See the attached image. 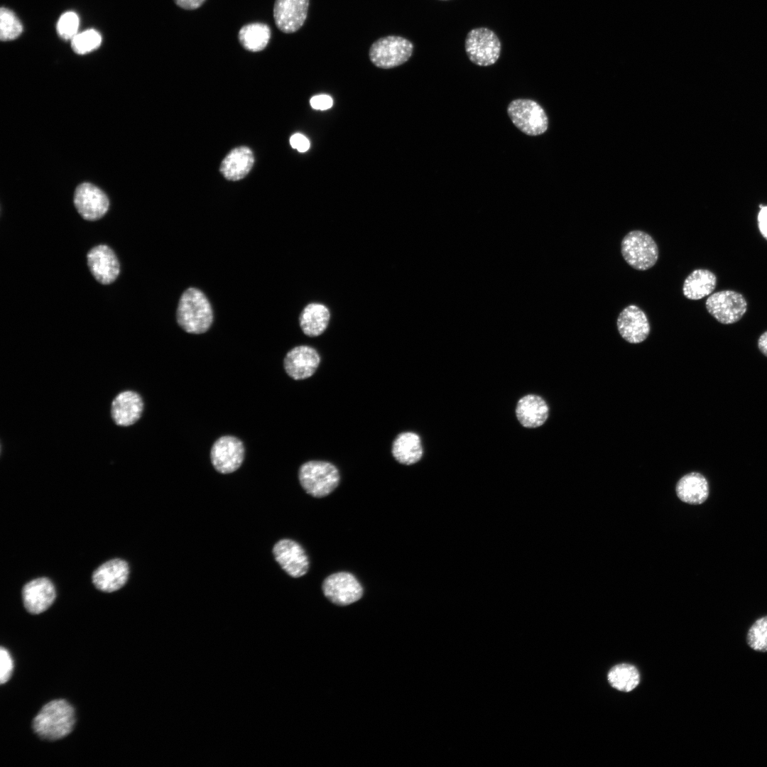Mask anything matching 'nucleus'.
<instances>
[{
    "label": "nucleus",
    "instance_id": "nucleus-1",
    "mask_svg": "<svg viewBox=\"0 0 767 767\" xmlns=\"http://www.w3.org/2000/svg\"><path fill=\"white\" fill-rule=\"evenodd\" d=\"M75 723V710L65 700L45 705L33 721V729L41 739L55 741L68 735Z\"/></svg>",
    "mask_w": 767,
    "mask_h": 767
},
{
    "label": "nucleus",
    "instance_id": "nucleus-2",
    "mask_svg": "<svg viewBox=\"0 0 767 767\" xmlns=\"http://www.w3.org/2000/svg\"><path fill=\"white\" fill-rule=\"evenodd\" d=\"M176 318L179 326L186 332L202 334L212 324L213 312L205 294L197 288H189L180 298Z\"/></svg>",
    "mask_w": 767,
    "mask_h": 767
},
{
    "label": "nucleus",
    "instance_id": "nucleus-3",
    "mask_svg": "<svg viewBox=\"0 0 767 767\" xmlns=\"http://www.w3.org/2000/svg\"><path fill=\"white\" fill-rule=\"evenodd\" d=\"M298 477L304 490L317 498L327 496L339 483L337 468L324 461L312 460L304 463L299 469Z\"/></svg>",
    "mask_w": 767,
    "mask_h": 767
},
{
    "label": "nucleus",
    "instance_id": "nucleus-4",
    "mask_svg": "<svg viewBox=\"0 0 767 767\" xmlns=\"http://www.w3.org/2000/svg\"><path fill=\"white\" fill-rule=\"evenodd\" d=\"M621 252L625 261L638 271L651 268L658 259L657 244L650 234L641 230L631 231L623 238Z\"/></svg>",
    "mask_w": 767,
    "mask_h": 767
},
{
    "label": "nucleus",
    "instance_id": "nucleus-5",
    "mask_svg": "<svg viewBox=\"0 0 767 767\" xmlns=\"http://www.w3.org/2000/svg\"><path fill=\"white\" fill-rule=\"evenodd\" d=\"M508 115L515 126L523 134L535 136L548 128V118L543 108L530 99H516L507 107Z\"/></svg>",
    "mask_w": 767,
    "mask_h": 767
},
{
    "label": "nucleus",
    "instance_id": "nucleus-6",
    "mask_svg": "<svg viewBox=\"0 0 767 767\" xmlns=\"http://www.w3.org/2000/svg\"><path fill=\"white\" fill-rule=\"evenodd\" d=\"M413 51V45L409 40L401 36H388L374 42L369 55L374 65L389 69L408 61Z\"/></svg>",
    "mask_w": 767,
    "mask_h": 767
},
{
    "label": "nucleus",
    "instance_id": "nucleus-7",
    "mask_svg": "<svg viewBox=\"0 0 767 767\" xmlns=\"http://www.w3.org/2000/svg\"><path fill=\"white\" fill-rule=\"evenodd\" d=\"M465 50L472 62L479 66H490L499 59L501 42L494 32L487 28L471 30L465 39Z\"/></svg>",
    "mask_w": 767,
    "mask_h": 767
},
{
    "label": "nucleus",
    "instance_id": "nucleus-8",
    "mask_svg": "<svg viewBox=\"0 0 767 767\" xmlns=\"http://www.w3.org/2000/svg\"><path fill=\"white\" fill-rule=\"evenodd\" d=\"M708 312L722 324H733L741 319L747 310V303L739 293L731 290L717 292L705 303Z\"/></svg>",
    "mask_w": 767,
    "mask_h": 767
},
{
    "label": "nucleus",
    "instance_id": "nucleus-9",
    "mask_svg": "<svg viewBox=\"0 0 767 767\" xmlns=\"http://www.w3.org/2000/svg\"><path fill=\"white\" fill-rule=\"evenodd\" d=\"M244 453L241 440L232 435H224L218 438L211 447V462L218 472L232 473L243 463Z\"/></svg>",
    "mask_w": 767,
    "mask_h": 767
},
{
    "label": "nucleus",
    "instance_id": "nucleus-10",
    "mask_svg": "<svg viewBox=\"0 0 767 767\" xmlns=\"http://www.w3.org/2000/svg\"><path fill=\"white\" fill-rule=\"evenodd\" d=\"M325 596L332 603L346 606L358 601L363 594V588L351 573L339 572L328 576L322 583Z\"/></svg>",
    "mask_w": 767,
    "mask_h": 767
},
{
    "label": "nucleus",
    "instance_id": "nucleus-11",
    "mask_svg": "<svg viewBox=\"0 0 767 767\" xmlns=\"http://www.w3.org/2000/svg\"><path fill=\"white\" fill-rule=\"evenodd\" d=\"M73 201L77 212L87 221L101 219L109 207V200L107 195L98 187L89 183H83L77 187Z\"/></svg>",
    "mask_w": 767,
    "mask_h": 767
},
{
    "label": "nucleus",
    "instance_id": "nucleus-12",
    "mask_svg": "<svg viewBox=\"0 0 767 767\" xmlns=\"http://www.w3.org/2000/svg\"><path fill=\"white\" fill-rule=\"evenodd\" d=\"M87 263L91 274L101 284H111L119 275V261L114 251L107 245L92 247L87 254Z\"/></svg>",
    "mask_w": 767,
    "mask_h": 767
},
{
    "label": "nucleus",
    "instance_id": "nucleus-13",
    "mask_svg": "<svg viewBox=\"0 0 767 767\" xmlns=\"http://www.w3.org/2000/svg\"><path fill=\"white\" fill-rule=\"evenodd\" d=\"M616 326L621 337L631 344L643 342L651 331L646 315L635 305H630L623 309L618 316Z\"/></svg>",
    "mask_w": 767,
    "mask_h": 767
},
{
    "label": "nucleus",
    "instance_id": "nucleus-14",
    "mask_svg": "<svg viewBox=\"0 0 767 767\" xmlns=\"http://www.w3.org/2000/svg\"><path fill=\"white\" fill-rule=\"evenodd\" d=\"M273 553L276 560L290 576L300 577L308 571V557L297 542L282 539L275 544Z\"/></svg>",
    "mask_w": 767,
    "mask_h": 767
},
{
    "label": "nucleus",
    "instance_id": "nucleus-15",
    "mask_svg": "<svg viewBox=\"0 0 767 767\" xmlns=\"http://www.w3.org/2000/svg\"><path fill=\"white\" fill-rule=\"evenodd\" d=\"M320 363V357L313 347L300 345L292 348L283 361L286 374L295 380H303L312 376Z\"/></svg>",
    "mask_w": 767,
    "mask_h": 767
},
{
    "label": "nucleus",
    "instance_id": "nucleus-16",
    "mask_svg": "<svg viewBox=\"0 0 767 767\" xmlns=\"http://www.w3.org/2000/svg\"><path fill=\"white\" fill-rule=\"evenodd\" d=\"M310 0H276L273 17L277 28L285 33H292L304 24Z\"/></svg>",
    "mask_w": 767,
    "mask_h": 767
},
{
    "label": "nucleus",
    "instance_id": "nucleus-17",
    "mask_svg": "<svg viewBox=\"0 0 767 767\" xmlns=\"http://www.w3.org/2000/svg\"><path fill=\"white\" fill-rule=\"evenodd\" d=\"M23 604L31 614H38L47 610L53 603L55 589L52 582L45 577L33 580L22 589Z\"/></svg>",
    "mask_w": 767,
    "mask_h": 767
},
{
    "label": "nucleus",
    "instance_id": "nucleus-18",
    "mask_svg": "<svg viewBox=\"0 0 767 767\" xmlns=\"http://www.w3.org/2000/svg\"><path fill=\"white\" fill-rule=\"evenodd\" d=\"M129 574L127 562L121 559L109 560L97 567L92 575V582L98 589L111 592L121 588Z\"/></svg>",
    "mask_w": 767,
    "mask_h": 767
},
{
    "label": "nucleus",
    "instance_id": "nucleus-19",
    "mask_svg": "<svg viewBox=\"0 0 767 767\" xmlns=\"http://www.w3.org/2000/svg\"><path fill=\"white\" fill-rule=\"evenodd\" d=\"M143 410L142 398L133 391L119 393L114 398L111 406V418L119 426H130L134 424L141 418Z\"/></svg>",
    "mask_w": 767,
    "mask_h": 767
},
{
    "label": "nucleus",
    "instance_id": "nucleus-20",
    "mask_svg": "<svg viewBox=\"0 0 767 767\" xmlns=\"http://www.w3.org/2000/svg\"><path fill=\"white\" fill-rule=\"evenodd\" d=\"M516 414L523 427L534 428L545 423L549 416V408L540 396L528 394L518 401Z\"/></svg>",
    "mask_w": 767,
    "mask_h": 767
},
{
    "label": "nucleus",
    "instance_id": "nucleus-21",
    "mask_svg": "<svg viewBox=\"0 0 767 767\" xmlns=\"http://www.w3.org/2000/svg\"><path fill=\"white\" fill-rule=\"evenodd\" d=\"M675 491L682 501L694 505L704 503L709 494L708 482L699 472H690L682 477L676 484Z\"/></svg>",
    "mask_w": 767,
    "mask_h": 767
},
{
    "label": "nucleus",
    "instance_id": "nucleus-22",
    "mask_svg": "<svg viewBox=\"0 0 767 767\" xmlns=\"http://www.w3.org/2000/svg\"><path fill=\"white\" fill-rule=\"evenodd\" d=\"M254 163V157L251 149L246 146L237 147L224 158L220 172L227 180H239L249 173Z\"/></svg>",
    "mask_w": 767,
    "mask_h": 767
},
{
    "label": "nucleus",
    "instance_id": "nucleus-23",
    "mask_svg": "<svg viewBox=\"0 0 767 767\" xmlns=\"http://www.w3.org/2000/svg\"><path fill=\"white\" fill-rule=\"evenodd\" d=\"M330 320L328 308L320 303H310L301 311L299 324L303 332L309 337L322 334Z\"/></svg>",
    "mask_w": 767,
    "mask_h": 767
},
{
    "label": "nucleus",
    "instance_id": "nucleus-24",
    "mask_svg": "<svg viewBox=\"0 0 767 767\" xmlns=\"http://www.w3.org/2000/svg\"><path fill=\"white\" fill-rule=\"evenodd\" d=\"M391 452L395 459L399 463L413 464L423 456L420 437L413 432L401 433L393 440Z\"/></svg>",
    "mask_w": 767,
    "mask_h": 767
},
{
    "label": "nucleus",
    "instance_id": "nucleus-25",
    "mask_svg": "<svg viewBox=\"0 0 767 767\" xmlns=\"http://www.w3.org/2000/svg\"><path fill=\"white\" fill-rule=\"evenodd\" d=\"M717 285L716 276L707 269H696L685 280L682 293L690 300H700L710 295Z\"/></svg>",
    "mask_w": 767,
    "mask_h": 767
},
{
    "label": "nucleus",
    "instance_id": "nucleus-26",
    "mask_svg": "<svg viewBox=\"0 0 767 767\" xmlns=\"http://www.w3.org/2000/svg\"><path fill=\"white\" fill-rule=\"evenodd\" d=\"M239 40L247 50L258 52L263 50L271 38L269 26L263 23H251L242 26L239 32Z\"/></svg>",
    "mask_w": 767,
    "mask_h": 767
},
{
    "label": "nucleus",
    "instance_id": "nucleus-27",
    "mask_svg": "<svg viewBox=\"0 0 767 767\" xmlns=\"http://www.w3.org/2000/svg\"><path fill=\"white\" fill-rule=\"evenodd\" d=\"M608 681L615 689L630 692L636 688L640 681L637 668L631 664L623 663L614 666L607 675Z\"/></svg>",
    "mask_w": 767,
    "mask_h": 767
},
{
    "label": "nucleus",
    "instance_id": "nucleus-28",
    "mask_svg": "<svg viewBox=\"0 0 767 767\" xmlns=\"http://www.w3.org/2000/svg\"><path fill=\"white\" fill-rule=\"evenodd\" d=\"M23 31V26L11 10L2 7L0 11V38L1 40H11L18 37Z\"/></svg>",
    "mask_w": 767,
    "mask_h": 767
},
{
    "label": "nucleus",
    "instance_id": "nucleus-29",
    "mask_svg": "<svg viewBox=\"0 0 767 767\" xmlns=\"http://www.w3.org/2000/svg\"><path fill=\"white\" fill-rule=\"evenodd\" d=\"M101 43V35L94 29L78 33L71 39V45L73 50L80 55L92 52L97 49Z\"/></svg>",
    "mask_w": 767,
    "mask_h": 767
},
{
    "label": "nucleus",
    "instance_id": "nucleus-30",
    "mask_svg": "<svg viewBox=\"0 0 767 767\" xmlns=\"http://www.w3.org/2000/svg\"><path fill=\"white\" fill-rule=\"evenodd\" d=\"M746 641L751 648L767 652V616L757 619L750 627Z\"/></svg>",
    "mask_w": 767,
    "mask_h": 767
},
{
    "label": "nucleus",
    "instance_id": "nucleus-31",
    "mask_svg": "<svg viewBox=\"0 0 767 767\" xmlns=\"http://www.w3.org/2000/svg\"><path fill=\"white\" fill-rule=\"evenodd\" d=\"M79 24L78 16L75 12L67 11L60 17L57 23V31L61 38L72 39L78 33Z\"/></svg>",
    "mask_w": 767,
    "mask_h": 767
},
{
    "label": "nucleus",
    "instance_id": "nucleus-32",
    "mask_svg": "<svg viewBox=\"0 0 767 767\" xmlns=\"http://www.w3.org/2000/svg\"><path fill=\"white\" fill-rule=\"evenodd\" d=\"M0 682L4 684L11 678L13 667L10 654L4 647L0 650Z\"/></svg>",
    "mask_w": 767,
    "mask_h": 767
},
{
    "label": "nucleus",
    "instance_id": "nucleus-33",
    "mask_svg": "<svg viewBox=\"0 0 767 767\" xmlns=\"http://www.w3.org/2000/svg\"><path fill=\"white\" fill-rule=\"evenodd\" d=\"M311 107L315 109L326 110L330 109L333 104L332 98L326 94L314 96L310 101Z\"/></svg>",
    "mask_w": 767,
    "mask_h": 767
},
{
    "label": "nucleus",
    "instance_id": "nucleus-34",
    "mask_svg": "<svg viewBox=\"0 0 767 767\" xmlns=\"http://www.w3.org/2000/svg\"><path fill=\"white\" fill-rule=\"evenodd\" d=\"M290 143L293 148L299 152L307 151L310 148L309 140L301 134H295L290 138Z\"/></svg>",
    "mask_w": 767,
    "mask_h": 767
},
{
    "label": "nucleus",
    "instance_id": "nucleus-35",
    "mask_svg": "<svg viewBox=\"0 0 767 767\" xmlns=\"http://www.w3.org/2000/svg\"><path fill=\"white\" fill-rule=\"evenodd\" d=\"M758 224L763 236L767 239V206H763L758 214Z\"/></svg>",
    "mask_w": 767,
    "mask_h": 767
},
{
    "label": "nucleus",
    "instance_id": "nucleus-36",
    "mask_svg": "<svg viewBox=\"0 0 767 767\" xmlns=\"http://www.w3.org/2000/svg\"><path fill=\"white\" fill-rule=\"evenodd\" d=\"M174 1L182 9L193 10L200 7L205 0H174Z\"/></svg>",
    "mask_w": 767,
    "mask_h": 767
},
{
    "label": "nucleus",
    "instance_id": "nucleus-37",
    "mask_svg": "<svg viewBox=\"0 0 767 767\" xmlns=\"http://www.w3.org/2000/svg\"><path fill=\"white\" fill-rule=\"evenodd\" d=\"M758 347L763 354L767 357V331L764 332L758 338Z\"/></svg>",
    "mask_w": 767,
    "mask_h": 767
}]
</instances>
